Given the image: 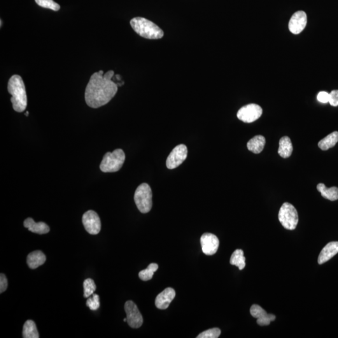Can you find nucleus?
<instances>
[{
    "mask_svg": "<svg viewBox=\"0 0 338 338\" xmlns=\"http://www.w3.org/2000/svg\"><path fill=\"white\" fill-rule=\"evenodd\" d=\"M134 200L141 213L146 214L150 212L152 207V192L149 184H141L135 190Z\"/></svg>",
    "mask_w": 338,
    "mask_h": 338,
    "instance_id": "nucleus-5",
    "label": "nucleus"
},
{
    "mask_svg": "<svg viewBox=\"0 0 338 338\" xmlns=\"http://www.w3.org/2000/svg\"><path fill=\"white\" fill-rule=\"evenodd\" d=\"M86 304L92 311H96L100 307L99 296L96 294H93L92 297L88 298Z\"/></svg>",
    "mask_w": 338,
    "mask_h": 338,
    "instance_id": "nucleus-28",
    "label": "nucleus"
},
{
    "mask_svg": "<svg viewBox=\"0 0 338 338\" xmlns=\"http://www.w3.org/2000/svg\"><path fill=\"white\" fill-rule=\"evenodd\" d=\"M220 329L214 328L205 331L197 336V338H218L221 335Z\"/></svg>",
    "mask_w": 338,
    "mask_h": 338,
    "instance_id": "nucleus-27",
    "label": "nucleus"
},
{
    "mask_svg": "<svg viewBox=\"0 0 338 338\" xmlns=\"http://www.w3.org/2000/svg\"><path fill=\"white\" fill-rule=\"evenodd\" d=\"M2 26V21L1 20V27Z\"/></svg>",
    "mask_w": 338,
    "mask_h": 338,
    "instance_id": "nucleus-33",
    "label": "nucleus"
},
{
    "mask_svg": "<svg viewBox=\"0 0 338 338\" xmlns=\"http://www.w3.org/2000/svg\"><path fill=\"white\" fill-rule=\"evenodd\" d=\"M8 288V280L4 274L0 275V293H3Z\"/></svg>",
    "mask_w": 338,
    "mask_h": 338,
    "instance_id": "nucleus-30",
    "label": "nucleus"
},
{
    "mask_svg": "<svg viewBox=\"0 0 338 338\" xmlns=\"http://www.w3.org/2000/svg\"><path fill=\"white\" fill-rule=\"evenodd\" d=\"M46 261V256L40 251H36L27 256V263L30 269H35L43 265Z\"/></svg>",
    "mask_w": 338,
    "mask_h": 338,
    "instance_id": "nucleus-17",
    "label": "nucleus"
},
{
    "mask_svg": "<svg viewBox=\"0 0 338 338\" xmlns=\"http://www.w3.org/2000/svg\"><path fill=\"white\" fill-rule=\"evenodd\" d=\"M96 284L92 279H85L83 282L84 297L88 298L91 297L96 290Z\"/></svg>",
    "mask_w": 338,
    "mask_h": 338,
    "instance_id": "nucleus-25",
    "label": "nucleus"
},
{
    "mask_svg": "<svg viewBox=\"0 0 338 338\" xmlns=\"http://www.w3.org/2000/svg\"><path fill=\"white\" fill-rule=\"evenodd\" d=\"M265 139L263 135H256L248 142V150L256 154L260 153L264 148Z\"/></svg>",
    "mask_w": 338,
    "mask_h": 338,
    "instance_id": "nucleus-18",
    "label": "nucleus"
},
{
    "mask_svg": "<svg viewBox=\"0 0 338 338\" xmlns=\"http://www.w3.org/2000/svg\"><path fill=\"white\" fill-rule=\"evenodd\" d=\"M279 221L282 225L288 230H295L299 221L295 207L290 203H284L279 212Z\"/></svg>",
    "mask_w": 338,
    "mask_h": 338,
    "instance_id": "nucleus-6",
    "label": "nucleus"
},
{
    "mask_svg": "<svg viewBox=\"0 0 338 338\" xmlns=\"http://www.w3.org/2000/svg\"><path fill=\"white\" fill-rule=\"evenodd\" d=\"M8 90L12 95L11 102L14 111L23 113L27 107V96L24 82L20 75H14L11 76L8 81Z\"/></svg>",
    "mask_w": 338,
    "mask_h": 338,
    "instance_id": "nucleus-2",
    "label": "nucleus"
},
{
    "mask_svg": "<svg viewBox=\"0 0 338 338\" xmlns=\"http://www.w3.org/2000/svg\"><path fill=\"white\" fill-rule=\"evenodd\" d=\"M25 227L34 233L38 234H45L50 231V227L45 223L39 222L37 223L35 222L32 218H27L24 221Z\"/></svg>",
    "mask_w": 338,
    "mask_h": 338,
    "instance_id": "nucleus-16",
    "label": "nucleus"
},
{
    "mask_svg": "<svg viewBox=\"0 0 338 338\" xmlns=\"http://www.w3.org/2000/svg\"><path fill=\"white\" fill-rule=\"evenodd\" d=\"M38 5L43 8L51 9L53 11H58L60 9V6L56 3L53 0H36Z\"/></svg>",
    "mask_w": 338,
    "mask_h": 338,
    "instance_id": "nucleus-26",
    "label": "nucleus"
},
{
    "mask_svg": "<svg viewBox=\"0 0 338 338\" xmlns=\"http://www.w3.org/2000/svg\"><path fill=\"white\" fill-rule=\"evenodd\" d=\"M230 264L235 265L239 270H242L246 266V258L241 249H237L233 253L230 260Z\"/></svg>",
    "mask_w": 338,
    "mask_h": 338,
    "instance_id": "nucleus-23",
    "label": "nucleus"
},
{
    "mask_svg": "<svg viewBox=\"0 0 338 338\" xmlns=\"http://www.w3.org/2000/svg\"><path fill=\"white\" fill-rule=\"evenodd\" d=\"M279 155L281 157L287 158L292 154L293 147L290 137L284 136L279 141Z\"/></svg>",
    "mask_w": 338,
    "mask_h": 338,
    "instance_id": "nucleus-19",
    "label": "nucleus"
},
{
    "mask_svg": "<svg viewBox=\"0 0 338 338\" xmlns=\"http://www.w3.org/2000/svg\"><path fill=\"white\" fill-rule=\"evenodd\" d=\"M114 72L104 74L100 71L91 76L85 90L86 103L91 108L97 109L109 103L118 91V85L113 80Z\"/></svg>",
    "mask_w": 338,
    "mask_h": 338,
    "instance_id": "nucleus-1",
    "label": "nucleus"
},
{
    "mask_svg": "<svg viewBox=\"0 0 338 338\" xmlns=\"http://www.w3.org/2000/svg\"><path fill=\"white\" fill-rule=\"evenodd\" d=\"M130 25L137 34L147 39L162 38L164 33L154 23L142 17H135L130 21Z\"/></svg>",
    "mask_w": 338,
    "mask_h": 338,
    "instance_id": "nucleus-3",
    "label": "nucleus"
},
{
    "mask_svg": "<svg viewBox=\"0 0 338 338\" xmlns=\"http://www.w3.org/2000/svg\"><path fill=\"white\" fill-rule=\"evenodd\" d=\"M125 311L127 314L128 325L134 329L141 327L143 324V318L137 305L132 300H128L125 304Z\"/></svg>",
    "mask_w": 338,
    "mask_h": 338,
    "instance_id": "nucleus-9",
    "label": "nucleus"
},
{
    "mask_svg": "<svg viewBox=\"0 0 338 338\" xmlns=\"http://www.w3.org/2000/svg\"><path fill=\"white\" fill-rule=\"evenodd\" d=\"M125 155L122 149H118L113 152L105 154L100 169L103 172H115L119 171L125 162Z\"/></svg>",
    "mask_w": 338,
    "mask_h": 338,
    "instance_id": "nucleus-4",
    "label": "nucleus"
},
{
    "mask_svg": "<svg viewBox=\"0 0 338 338\" xmlns=\"http://www.w3.org/2000/svg\"><path fill=\"white\" fill-rule=\"evenodd\" d=\"M29 112H27V113H25V115L29 116Z\"/></svg>",
    "mask_w": 338,
    "mask_h": 338,
    "instance_id": "nucleus-32",
    "label": "nucleus"
},
{
    "mask_svg": "<svg viewBox=\"0 0 338 338\" xmlns=\"http://www.w3.org/2000/svg\"><path fill=\"white\" fill-rule=\"evenodd\" d=\"M176 297V291L171 288H168L160 293L156 298L155 306L159 309H166Z\"/></svg>",
    "mask_w": 338,
    "mask_h": 338,
    "instance_id": "nucleus-14",
    "label": "nucleus"
},
{
    "mask_svg": "<svg viewBox=\"0 0 338 338\" xmlns=\"http://www.w3.org/2000/svg\"><path fill=\"white\" fill-rule=\"evenodd\" d=\"M338 142V132L335 131L329 134L325 138L319 142L318 147L322 150H328L333 148Z\"/></svg>",
    "mask_w": 338,
    "mask_h": 338,
    "instance_id": "nucleus-21",
    "label": "nucleus"
},
{
    "mask_svg": "<svg viewBox=\"0 0 338 338\" xmlns=\"http://www.w3.org/2000/svg\"><path fill=\"white\" fill-rule=\"evenodd\" d=\"M307 20V15L304 11H297L291 16L289 22V30L293 34H300L306 28Z\"/></svg>",
    "mask_w": 338,
    "mask_h": 338,
    "instance_id": "nucleus-12",
    "label": "nucleus"
},
{
    "mask_svg": "<svg viewBox=\"0 0 338 338\" xmlns=\"http://www.w3.org/2000/svg\"><path fill=\"white\" fill-rule=\"evenodd\" d=\"M39 333L36 323L32 320H28L24 324L23 328V338H38Z\"/></svg>",
    "mask_w": 338,
    "mask_h": 338,
    "instance_id": "nucleus-22",
    "label": "nucleus"
},
{
    "mask_svg": "<svg viewBox=\"0 0 338 338\" xmlns=\"http://www.w3.org/2000/svg\"><path fill=\"white\" fill-rule=\"evenodd\" d=\"M263 109L259 105L251 104L242 107L237 113V118L244 123H253L260 118Z\"/></svg>",
    "mask_w": 338,
    "mask_h": 338,
    "instance_id": "nucleus-7",
    "label": "nucleus"
},
{
    "mask_svg": "<svg viewBox=\"0 0 338 338\" xmlns=\"http://www.w3.org/2000/svg\"><path fill=\"white\" fill-rule=\"evenodd\" d=\"M250 312L254 318L258 319V325L261 326L269 325L271 321L276 319V316L274 314H267L264 309L257 304H254L251 306Z\"/></svg>",
    "mask_w": 338,
    "mask_h": 338,
    "instance_id": "nucleus-13",
    "label": "nucleus"
},
{
    "mask_svg": "<svg viewBox=\"0 0 338 338\" xmlns=\"http://www.w3.org/2000/svg\"><path fill=\"white\" fill-rule=\"evenodd\" d=\"M338 253V242H331L326 244L321 251L318 257V264H323Z\"/></svg>",
    "mask_w": 338,
    "mask_h": 338,
    "instance_id": "nucleus-15",
    "label": "nucleus"
},
{
    "mask_svg": "<svg viewBox=\"0 0 338 338\" xmlns=\"http://www.w3.org/2000/svg\"><path fill=\"white\" fill-rule=\"evenodd\" d=\"M200 244L203 253L206 255L212 256L218 251L219 241L216 235L211 233H205L200 238Z\"/></svg>",
    "mask_w": 338,
    "mask_h": 338,
    "instance_id": "nucleus-11",
    "label": "nucleus"
},
{
    "mask_svg": "<svg viewBox=\"0 0 338 338\" xmlns=\"http://www.w3.org/2000/svg\"><path fill=\"white\" fill-rule=\"evenodd\" d=\"M82 223L87 232L90 234L97 235L101 230V221L96 212L88 211L83 214Z\"/></svg>",
    "mask_w": 338,
    "mask_h": 338,
    "instance_id": "nucleus-10",
    "label": "nucleus"
},
{
    "mask_svg": "<svg viewBox=\"0 0 338 338\" xmlns=\"http://www.w3.org/2000/svg\"><path fill=\"white\" fill-rule=\"evenodd\" d=\"M317 189L326 199L331 201H335L338 199V188L337 187L327 188L325 184L320 183L317 186Z\"/></svg>",
    "mask_w": 338,
    "mask_h": 338,
    "instance_id": "nucleus-20",
    "label": "nucleus"
},
{
    "mask_svg": "<svg viewBox=\"0 0 338 338\" xmlns=\"http://www.w3.org/2000/svg\"><path fill=\"white\" fill-rule=\"evenodd\" d=\"M329 103L333 107L338 106V90H333L330 94Z\"/></svg>",
    "mask_w": 338,
    "mask_h": 338,
    "instance_id": "nucleus-29",
    "label": "nucleus"
},
{
    "mask_svg": "<svg viewBox=\"0 0 338 338\" xmlns=\"http://www.w3.org/2000/svg\"><path fill=\"white\" fill-rule=\"evenodd\" d=\"M158 265L155 263H151L149 264L146 269L142 270L139 272V276L142 281H147L150 280L153 276L154 272L158 269Z\"/></svg>",
    "mask_w": 338,
    "mask_h": 338,
    "instance_id": "nucleus-24",
    "label": "nucleus"
},
{
    "mask_svg": "<svg viewBox=\"0 0 338 338\" xmlns=\"http://www.w3.org/2000/svg\"><path fill=\"white\" fill-rule=\"evenodd\" d=\"M317 99L321 103H328L329 100H330V94L326 92H320L317 96Z\"/></svg>",
    "mask_w": 338,
    "mask_h": 338,
    "instance_id": "nucleus-31",
    "label": "nucleus"
},
{
    "mask_svg": "<svg viewBox=\"0 0 338 338\" xmlns=\"http://www.w3.org/2000/svg\"><path fill=\"white\" fill-rule=\"evenodd\" d=\"M188 153L187 147L184 144L176 146L167 157L166 165L168 169H176L183 164L188 157Z\"/></svg>",
    "mask_w": 338,
    "mask_h": 338,
    "instance_id": "nucleus-8",
    "label": "nucleus"
}]
</instances>
